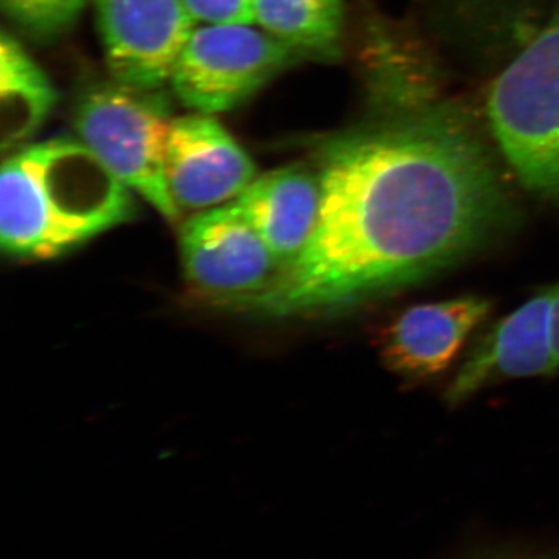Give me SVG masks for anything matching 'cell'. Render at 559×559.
<instances>
[{"mask_svg": "<svg viewBox=\"0 0 559 559\" xmlns=\"http://www.w3.org/2000/svg\"><path fill=\"white\" fill-rule=\"evenodd\" d=\"M165 176L179 212H204L238 200L257 168L218 120L194 114L173 119Z\"/></svg>", "mask_w": 559, "mask_h": 559, "instance_id": "obj_8", "label": "cell"}, {"mask_svg": "<svg viewBox=\"0 0 559 559\" xmlns=\"http://www.w3.org/2000/svg\"><path fill=\"white\" fill-rule=\"evenodd\" d=\"M255 24L299 57L334 60L344 35V0H253Z\"/></svg>", "mask_w": 559, "mask_h": 559, "instance_id": "obj_13", "label": "cell"}, {"mask_svg": "<svg viewBox=\"0 0 559 559\" xmlns=\"http://www.w3.org/2000/svg\"><path fill=\"white\" fill-rule=\"evenodd\" d=\"M130 187L81 140L14 151L0 176V245L20 260H51L134 218Z\"/></svg>", "mask_w": 559, "mask_h": 559, "instance_id": "obj_2", "label": "cell"}, {"mask_svg": "<svg viewBox=\"0 0 559 559\" xmlns=\"http://www.w3.org/2000/svg\"><path fill=\"white\" fill-rule=\"evenodd\" d=\"M171 123L162 90H140L117 81L91 91L75 112L81 142L164 218L176 221L180 212L165 176Z\"/></svg>", "mask_w": 559, "mask_h": 559, "instance_id": "obj_4", "label": "cell"}, {"mask_svg": "<svg viewBox=\"0 0 559 559\" xmlns=\"http://www.w3.org/2000/svg\"><path fill=\"white\" fill-rule=\"evenodd\" d=\"M103 49L117 83L162 90L194 31L182 0H94Z\"/></svg>", "mask_w": 559, "mask_h": 559, "instance_id": "obj_7", "label": "cell"}, {"mask_svg": "<svg viewBox=\"0 0 559 559\" xmlns=\"http://www.w3.org/2000/svg\"><path fill=\"white\" fill-rule=\"evenodd\" d=\"M551 348H554L555 364L559 369V283L555 285L554 308H551Z\"/></svg>", "mask_w": 559, "mask_h": 559, "instance_id": "obj_16", "label": "cell"}, {"mask_svg": "<svg viewBox=\"0 0 559 559\" xmlns=\"http://www.w3.org/2000/svg\"><path fill=\"white\" fill-rule=\"evenodd\" d=\"M87 0H2L11 21L33 36L61 35L79 20Z\"/></svg>", "mask_w": 559, "mask_h": 559, "instance_id": "obj_14", "label": "cell"}, {"mask_svg": "<svg viewBox=\"0 0 559 559\" xmlns=\"http://www.w3.org/2000/svg\"><path fill=\"white\" fill-rule=\"evenodd\" d=\"M194 22L204 24H255L253 0H182Z\"/></svg>", "mask_w": 559, "mask_h": 559, "instance_id": "obj_15", "label": "cell"}, {"mask_svg": "<svg viewBox=\"0 0 559 559\" xmlns=\"http://www.w3.org/2000/svg\"><path fill=\"white\" fill-rule=\"evenodd\" d=\"M487 116L521 182L559 197V11L492 83Z\"/></svg>", "mask_w": 559, "mask_h": 559, "instance_id": "obj_3", "label": "cell"}, {"mask_svg": "<svg viewBox=\"0 0 559 559\" xmlns=\"http://www.w3.org/2000/svg\"><path fill=\"white\" fill-rule=\"evenodd\" d=\"M237 204L285 270L307 248L318 223L319 173L300 165L266 173L250 183Z\"/></svg>", "mask_w": 559, "mask_h": 559, "instance_id": "obj_11", "label": "cell"}, {"mask_svg": "<svg viewBox=\"0 0 559 559\" xmlns=\"http://www.w3.org/2000/svg\"><path fill=\"white\" fill-rule=\"evenodd\" d=\"M554 299L555 285H551L500 320L460 367L447 400L460 404L496 382L557 371L551 348Z\"/></svg>", "mask_w": 559, "mask_h": 559, "instance_id": "obj_9", "label": "cell"}, {"mask_svg": "<svg viewBox=\"0 0 559 559\" xmlns=\"http://www.w3.org/2000/svg\"><path fill=\"white\" fill-rule=\"evenodd\" d=\"M307 248L246 304L275 316L348 307L468 255L506 215L480 143L439 110L331 140Z\"/></svg>", "mask_w": 559, "mask_h": 559, "instance_id": "obj_1", "label": "cell"}, {"mask_svg": "<svg viewBox=\"0 0 559 559\" xmlns=\"http://www.w3.org/2000/svg\"><path fill=\"white\" fill-rule=\"evenodd\" d=\"M485 297L415 305L385 326L380 353L388 370L407 380H428L451 366L473 331L488 318Z\"/></svg>", "mask_w": 559, "mask_h": 559, "instance_id": "obj_10", "label": "cell"}, {"mask_svg": "<svg viewBox=\"0 0 559 559\" xmlns=\"http://www.w3.org/2000/svg\"><path fill=\"white\" fill-rule=\"evenodd\" d=\"M297 58L263 28L207 24L191 33L170 83L187 108L210 116L237 108Z\"/></svg>", "mask_w": 559, "mask_h": 559, "instance_id": "obj_5", "label": "cell"}, {"mask_svg": "<svg viewBox=\"0 0 559 559\" xmlns=\"http://www.w3.org/2000/svg\"><path fill=\"white\" fill-rule=\"evenodd\" d=\"M58 102L49 76L9 33L0 39V138L16 151L39 131Z\"/></svg>", "mask_w": 559, "mask_h": 559, "instance_id": "obj_12", "label": "cell"}, {"mask_svg": "<svg viewBox=\"0 0 559 559\" xmlns=\"http://www.w3.org/2000/svg\"><path fill=\"white\" fill-rule=\"evenodd\" d=\"M180 257L190 285L213 299L246 304L282 272L237 201L191 216L180 231Z\"/></svg>", "mask_w": 559, "mask_h": 559, "instance_id": "obj_6", "label": "cell"}]
</instances>
